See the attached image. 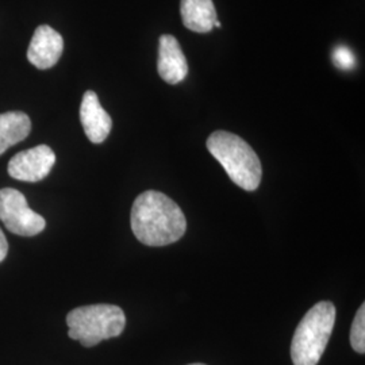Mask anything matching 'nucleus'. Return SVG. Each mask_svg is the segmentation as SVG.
Instances as JSON below:
<instances>
[{"mask_svg": "<svg viewBox=\"0 0 365 365\" xmlns=\"http://www.w3.org/2000/svg\"><path fill=\"white\" fill-rule=\"evenodd\" d=\"M131 229L148 247H165L182 238L187 221L182 209L158 191H145L133 203Z\"/></svg>", "mask_w": 365, "mask_h": 365, "instance_id": "1", "label": "nucleus"}, {"mask_svg": "<svg viewBox=\"0 0 365 365\" xmlns=\"http://www.w3.org/2000/svg\"><path fill=\"white\" fill-rule=\"evenodd\" d=\"M207 149L226 170L227 176L245 191L259 188L262 176L260 158L241 137L229 131H214Z\"/></svg>", "mask_w": 365, "mask_h": 365, "instance_id": "2", "label": "nucleus"}, {"mask_svg": "<svg viewBox=\"0 0 365 365\" xmlns=\"http://www.w3.org/2000/svg\"><path fill=\"white\" fill-rule=\"evenodd\" d=\"M336 324V306L319 302L302 318L291 344L294 365H317L327 349Z\"/></svg>", "mask_w": 365, "mask_h": 365, "instance_id": "3", "label": "nucleus"}, {"mask_svg": "<svg viewBox=\"0 0 365 365\" xmlns=\"http://www.w3.org/2000/svg\"><path fill=\"white\" fill-rule=\"evenodd\" d=\"M66 325L69 339L91 348L105 339L120 336L126 327V317L123 310L114 304H90L68 314Z\"/></svg>", "mask_w": 365, "mask_h": 365, "instance_id": "4", "label": "nucleus"}, {"mask_svg": "<svg viewBox=\"0 0 365 365\" xmlns=\"http://www.w3.org/2000/svg\"><path fill=\"white\" fill-rule=\"evenodd\" d=\"M0 221L11 233L22 237L39 235L46 226L43 217L29 207L25 195L14 188L0 190Z\"/></svg>", "mask_w": 365, "mask_h": 365, "instance_id": "5", "label": "nucleus"}, {"mask_svg": "<svg viewBox=\"0 0 365 365\" xmlns=\"http://www.w3.org/2000/svg\"><path fill=\"white\" fill-rule=\"evenodd\" d=\"M54 163L52 149L48 145H38L14 156L9 163V175L21 182H41L51 173Z\"/></svg>", "mask_w": 365, "mask_h": 365, "instance_id": "6", "label": "nucleus"}, {"mask_svg": "<svg viewBox=\"0 0 365 365\" xmlns=\"http://www.w3.org/2000/svg\"><path fill=\"white\" fill-rule=\"evenodd\" d=\"M64 51V39L51 26L37 27L30 42L27 58L38 69H49L56 66Z\"/></svg>", "mask_w": 365, "mask_h": 365, "instance_id": "7", "label": "nucleus"}, {"mask_svg": "<svg viewBox=\"0 0 365 365\" xmlns=\"http://www.w3.org/2000/svg\"><path fill=\"white\" fill-rule=\"evenodd\" d=\"M157 71L168 84H179L188 75V63L180 43L170 34H163L158 41Z\"/></svg>", "mask_w": 365, "mask_h": 365, "instance_id": "8", "label": "nucleus"}, {"mask_svg": "<svg viewBox=\"0 0 365 365\" xmlns=\"http://www.w3.org/2000/svg\"><path fill=\"white\" fill-rule=\"evenodd\" d=\"M80 120L87 138L92 144H102L113 128L111 117L106 113L98 95L93 91H87L83 96L80 106Z\"/></svg>", "mask_w": 365, "mask_h": 365, "instance_id": "9", "label": "nucleus"}, {"mask_svg": "<svg viewBox=\"0 0 365 365\" xmlns=\"http://www.w3.org/2000/svg\"><path fill=\"white\" fill-rule=\"evenodd\" d=\"M182 25L194 33H210L218 19L212 0H182Z\"/></svg>", "mask_w": 365, "mask_h": 365, "instance_id": "10", "label": "nucleus"}, {"mask_svg": "<svg viewBox=\"0 0 365 365\" xmlns=\"http://www.w3.org/2000/svg\"><path fill=\"white\" fill-rule=\"evenodd\" d=\"M31 130V120L22 111L0 114V155L24 141Z\"/></svg>", "mask_w": 365, "mask_h": 365, "instance_id": "11", "label": "nucleus"}, {"mask_svg": "<svg viewBox=\"0 0 365 365\" xmlns=\"http://www.w3.org/2000/svg\"><path fill=\"white\" fill-rule=\"evenodd\" d=\"M351 344L357 353H365V306L361 304L357 310L353 319L352 330H351Z\"/></svg>", "mask_w": 365, "mask_h": 365, "instance_id": "12", "label": "nucleus"}, {"mask_svg": "<svg viewBox=\"0 0 365 365\" xmlns=\"http://www.w3.org/2000/svg\"><path fill=\"white\" fill-rule=\"evenodd\" d=\"M333 60H334V64L339 69L342 71H348V69H352L354 66V56L351 52L349 48L346 46H339L334 54H333Z\"/></svg>", "mask_w": 365, "mask_h": 365, "instance_id": "13", "label": "nucleus"}, {"mask_svg": "<svg viewBox=\"0 0 365 365\" xmlns=\"http://www.w3.org/2000/svg\"><path fill=\"white\" fill-rule=\"evenodd\" d=\"M7 252H9V242L6 240V235L0 229V262L6 259Z\"/></svg>", "mask_w": 365, "mask_h": 365, "instance_id": "14", "label": "nucleus"}, {"mask_svg": "<svg viewBox=\"0 0 365 365\" xmlns=\"http://www.w3.org/2000/svg\"><path fill=\"white\" fill-rule=\"evenodd\" d=\"M222 25H221V22H220V21H218V19H217V21H215V22H214V27H221Z\"/></svg>", "mask_w": 365, "mask_h": 365, "instance_id": "15", "label": "nucleus"}, {"mask_svg": "<svg viewBox=\"0 0 365 365\" xmlns=\"http://www.w3.org/2000/svg\"><path fill=\"white\" fill-rule=\"evenodd\" d=\"M190 365H205V364H190Z\"/></svg>", "mask_w": 365, "mask_h": 365, "instance_id": "16", "label": "nucleus"}]
</instances>
